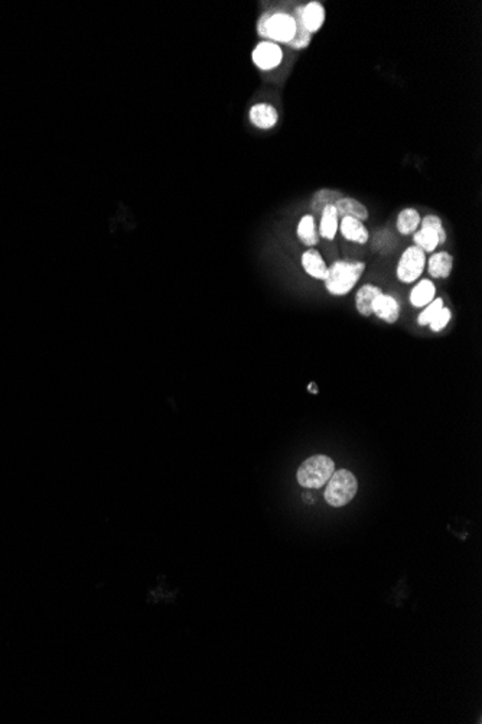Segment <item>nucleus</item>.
Instances as JSON below:
<instances>
[{"instance_id": "obj_1", "label": "nucleus", "mask_w": 482, "mask_h": 724, "mask_svg": "<svg viewBox=\"0 0 482 724\" xmlns=\"http://www.w3.org/2000/svg\"><path fill=\"white\" fill-rule=\"evenodd\" d=\"M364 269H366V265L362 262L338 261L328 268L325 287L332 295H345L356 287Z\"/></svg>"}, {"instance_id": "obj_2", "label": "nucleus", "mask_w": 482, "mask_h": 724, "mask_svg": "<svg viewBox=\"0 0 482 724\" xmlns=\"http://www.w3.org/2000/svg\"><path fill=\"white\" fill-rule=\"evenodd\" d=\"M335 471L332 458L323 454H317L306 458L299 465L296 478L297 483L306 489H321L331 478Z\"/></svg>"}, {"instance_id": "obj_3", "label": "nucleus", "mask_w": 482, "mask_h": 724, "mask_svg": "<svg viewBox=\"0 0 482 724\" xmlns=\"http://www.w3.org/2000/svg\"><path fill=\"white\" fill-rule=\"evenodd\" d=\"M258 35L271 40L275 44H289L296 31V23L292 15L283 12H267L257 23Z\"/></svg>"}, {"instance_id": "obj_4", "label": "nucleus", "mask_w": 482, "mask_h": 724, "mask_svg": "<svg viewBox=\"0 0 482 724\" xmlns=\"http://www.w3.org/2000/svg\"><path fill=\"white\" fill-rule=\"evenodd\" d=\"M358 490V483L356 476L349 470L341 469L334 471L330 480L327 482V489H325V500L328 505L334 508H341L348 505V503L354 499Z\"/></svg>"}, {"instance_id": "obj_5", "label": "nucleus", "mask_w": 482, "mask_h": 724, "mask_svg": "<svg viewBox=\"0 0 482 724\" xmlns=\"http://www.w3.org/2000/svg\"><path fill=\"white\" fill-rule=\"evenodd\" d=\"M425 265L426 253L418 246H412L406 249L400 257L397 265V278L405 283H412L422 275Z\"/></svg>"}, {"instance_id": "obj_6", "label": "nucleus", "mask_w": 482, "mask_h": 724, "mask_svg": "<svg viewBox=\"0 0 482 724\" xmlns=\"http://www.w3.org/2000/svg\"><path fill=\"white\" fill-rule=\"evenodd\" d=\"M283 60V51L279 44L271 41L260 42L253 51V62L260 70H273L280 66Z\"/></svg>"}, {"instance_id": "obj_7", "label": "nucleus", "mask_w": 482, "mask_h": 724, "mask_svg": "<svg viewBox=\"0 0 482 724\" xmlns=\"http://www.w3.org/2000/svg\"><path fill=\"white\" fill-rule=\"evenodd\" d=\"M373 314H375L380 320L388 322V324H394L399 320L400 314V305L396 298L392 295L380 294L373 302Z\"/></svg>"}, {"instance_id": "obj_8", "label": "nucleus", "mask_w": 482, "mask_h": 724, "mask_svg": "<svg viewBox=\"0 0 482 724\" xmlns=\"http://www.w3.org/2000/svg\"><path fill=\"white\" fill-rule=\"evenodd\" d=\"M279 120V113L269 103H257L250 109V122L258 129H271Z\"/></svg>"}, {"instance_id": "obj_9", "label": "nucleus", "mask_w": 482, "mask_h": 724, "mask_svg": "<svg viewBox=\"0 0 482 724\" xmlns=\"http://www.w3.org/2000/svg\"><path fill=\"white\" fill-rule=\"evenodd\" d=\"M302 266L305 272L312 278L321 281H325V278H327L328 268L325 265L319 252L315 249L310 248L302 255Z\"/></svg>"}, {"instance_id": "obj_10", "label": "nucleus", "mask_w": 482, "mask_h": 724, "mask_svg": "<svg viewBox=\"0 0 482 724\" xmlns=\"http://www.w3.org/2000/svg\"><path fill=\"white\" fill-rule=\"evenodd\" d=\"M301 18L310 34L318 32L325 22V9L319 2H309L301 9Z\"/></svg>"}, {"instance_id": "obj_11", "label": "nucleus", "mask_w": 482, "mask_h": 724, "mask_svg": "<svg viewBox=\"0 0 482 724\" xmlns=\"http://www.w3.org/2000/svg\"><path fill=\"white\" fill-rule=\"evenodd\" d=\"M340 229H341L344 239H347L349 242L364 244V243H367V240H369V231H367L366 226H364L362 222H360V220H357V218L343 217V222H341Z\"/></svg>"}, {"instance_id": "obj_12", "label": "nucleus", "mask_w": 482, "mask_h": 724, "mask_svg": "<svg viewBox=\"0 0 482 724\" xmlns=\"http://www.w3.org/2000/svg\"><path fill=\"white\" fill-rule=\"evenodd\" d=\"M334 205H335L338 216H341V217H353V218L360 220V222L369 218V211L366 209V205L361 204L356 198L343 197L338 200Z\"/></svg>"}, {"instance_id": "obj_13", "label": "nucleus", "mask_w": 482, "mask_h": 724, "mask_svg": "<svg viewBox=\"0 0 482 724\" xmlns=\"http://www.w3.org/2000/svg\"><path fill=\"white\" fill-rule=\"evenodd\" d=\"M380 294H383L381 289L375 285H364L360 288L356 295L357 311L364 317H370L373 314V302Z\"/></svg>"}, {"instance_id": "obj_14", "label": "nucleus", "mask_w": 482, "mask_h": 724, "mask_svg": "<svg viewBox=\"0 0 482 724\" xmlns=\"http://www.w3.org/2000/svg\"><path fill=\"white\" fill-rule=\"evenodd\" d=\"M414 246L420 248L425 253L426 252H433L439 244H444L446 240V236L439 235L438 231L432 229H420L419 231H414Z\"/></svg>"}, {"instance_id": "obj_15", "label": "nucleus", "mask_w": 482, "mask_h": 724, "mask_svg": "<svg viewBox=\"0 0 482 724\" xmlns=\"http://www.w3.org/2000/svg\"><path fill=\"white\" fill-rule=\"evenodd\" d=\"M452 266H453V257L446 252H439V253H435L431 259H429L427 270H429V274H431V276L445 279L451 275Z\"/></svg>"}, {"instance_id": "obj_16", "label": "nucleus", "mask_w": 482, "mask_h": 724, "mask_svg": "<svg viewBox=\"0 0 482 724\" xmlns=\"http://www.w3.org/2000/svg\"><path fill=\"white\" fill-rule=\"evenodd\" d=\"M435 294H436V288L433 285V282L423 279L413 288L410 294V302L413 307H426L427 304H431L433 301Z\"/></svg>"}, {"instance_id": "obj_17", "label": "nucleus", "mask_w": 482, "mask_h": 724, "mask_svg": "<svg viewBox=\"0 0 482 724\" xmlns=\"http://www.w3.org/2000/svg\"><path fill=\"white\" fill-rule=\"evenodd\" d=\"M297 237L309 248H314L319 242V236L315 227V218L312 216H304L297 224Z\"/></svg>"}, {"instance_id": "obj_18", "label": "nucleus", "mask_w": 482, "mask_h": 724, "mask_svg": "<svg viewBox=\"0 0 482 724\" xmlns=\"http://www.w3.org/2000/svg\"><path fill=\"white\" fill-rule=\"evenodd\" d=\"M321 214H322L321 226H319L321 236L327 240H334L336 230H338V213H336L335 205L334 204L327 205Z\"/></svg>"}, {"instance_id": "obj_19", "label": "nucleus", "mask_w": 482, "mask_h": 724, "mask_svg": "<svg viewBox=\"0 0 482 724\" xmlns=\"http://www.w3.org/2000/svg\"><path fill=\"white\" fill-rule=\"evenodd\" d=\"M420 226V216L419 211L414 209H405L401 210L397 217V230L401 235H413Z\"/></svg>"}, {"instance_id": "obj_20", "label": "nucleus", "mask_w": 482, "mask_h": 724, "mask_svg": "<svg viewBox=\"0 0 482 724\" xmlns=\"http://www.w3.org/2000/svg\"><path fill=\"white\" fill-rule=\"evenodd\" d=\"M301 6L295 9V15H293V19H295V23H296V31H295V36L293 40L288 44L292 49H304L309 45L310 42V36L312 34L305 28V25L302 22V18H301Z\"/></svg>"}, {"instance_id": "obj_21", "label": "nucleus", "mask_w": 482, "mask_h": 724, "mask_svg": "<svg viewBox=\"0 0 482 724\" xmlns=\"http://www.w3.org/2000/svg\"><path fill=\"white\" fill-rule=\"evenodd\" d=\"M343 197H344L343 192H340V191L330 190V188H322V190L315 192L314 198H312L310 207H312V210H314L315 213H322V210L325 209V207L335 204L338 200L343 198Z\"/></svg>"}, {"instance_id": "obj_22", "label": "nucleus", "mask_w": 482, "mask_h": 724, "mask_svg": "<svg viewBox=\"0 0 482 724\" xmlns=\"http://www.w3.org/2000/svg\"><path fill=\"white\" fill-rule=\"evenodd\" d=\"M442 308H444V300H442V298H436L431 304H427L426 308L423 309L422 314L418 318L419 326H429V324H431V321L438 315V313L440 311Z\"/></svg>"}, {"instance_id": "obj_23", "label": "nucleus", "mask_w": 482, "mask_h": 724, "mask_svg": "<svg viewBox=\"0 0 482 724\" xmlns=\"http://www.w3.org/2000/svg\"><path fill=\"white\" fill-rule=\"evenodd\" d=\"M449 321H451V309L444 307L438 313V315L431 321V324H429V326H431L432 331H440V330H444L448 326Z\"/></svg>"}, {"instance_id": "obj_24", "label": "nucleus", "mask_w": 482, "mask_h": 724, "mask_svg": "<svg viewBox=\"0 0 482 724\" xmlns=\"http://www.w3.org/2000/svg\"><path fill=\"white\" fill-rule=\"evenodd\" d=\"M309 391H310V392H314V393H317V392H318L317 385H315V383H310V385H309Z\"/></svg>"}]
</instances>
